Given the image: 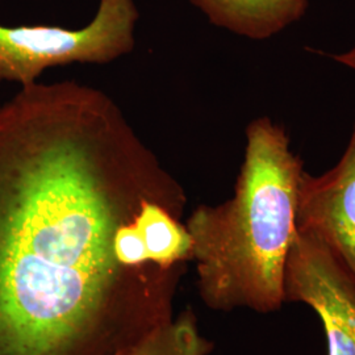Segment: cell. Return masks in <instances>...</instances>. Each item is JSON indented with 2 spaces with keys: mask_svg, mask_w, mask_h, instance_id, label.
<instances>
[{
  "mask_svg": "<svg viewBox=\"0 0 355 355\" xmlns=\"http://www.w3.org/2000/svg\"><path fill=\"white\" fill-rule=\"evenodd\" d=\"M140 12L135 0H99L92 21L80 29L0 26V82H37L54 66L110 64L136 45Z\"/></svg>",
  "mask_w": 355,
  "mask_h": 355,
  "instance_id": "obj_3",
  "label": "cell"
},
{
  "mask_svg": "<svg viewBox=\"0 0 355 355\" xmlns=\"http://www.w3.org/2000/svg\"><path fill=\"white\" fill-rule=\"evenodd\" d=\"M214 26L250 40L274 37L299 21L309 0H190Z\"/></svg>",
  "mask_w": 355,
  "mask_h": 355,
  "instance_id": "obj_6",
  "label": "cell"
},
{
  "mask_svg": "<svg viewBox=\"0 0 355 355\" xmlns=\"http://www.w3.org/2000/svg\"><path fill=\"white\" fill-rule=\"evenodd\" d=\"M187 195L104 91L24 86L0 105V355H125L175 318L186 265L128 267L117 230Z\"/></svg>",
  "mask_w": 355,
  "mask_h": 355,
  "instance_id": "obj_1",
  "label": "cell"
},
{
  "mask_svg": "<svg viewBox=\"0 0 355 355\" xmlns=\"http://www.w3.org/2000/svg\"><path fill=\"white\" fill-rule=\"evenodd\" d=\"M215 343L204 337L190 306L152 331L125 355H209Z\"/></svg>",
  "mask_w": 355,
  "mask_h": 355,
  "instance_id": "obj_8",
  "label": "cell"
},
{
  "mask_svg": "<svg viewBox=\"0 0 355 355\" xmlns=\"http://www.w3.org/2000/svg\"><path fill=\"white\" fill-rule=\"evenodd\" d=\"M284 300L316 313L327 355H355V282L329 248L305 230L297 229L287 258Z\"/></svg>",
  "mask_w": 355,
  "mask_h": 355,
  "instance_id": "obj_4",
  "label": "cell"
},
{
  "mask_svg": "<svg viewBox=\"0 0 355 355\" xmlns=\"http://www.w3.org/2000/svg\"><path fill=\"white\" fill-rule=\"evenodd\" d=\"M135 223L141 230L149 261L154 265L173 268L192 261L189 229L162 204L145 202Z\"/></svg>",
  "mask_w": 355,
  "mask_h": 355,
  "instance_id": "obj_7",
  "label": "cell"
},
{
  "mask_svg": "<svg viewBox=\"0 0 355 355\" xmlns=\"http://www.w3.org/2000/svg\"><path fill=\"white\" fill-rule=\"evenodd\" d=\"M114 253L117 259L128 267H144L152 263L149 261L141 230L135 221L117 230L114 239Z\"/></svg>",
  "mask_w": 355,
  "mask_h": 355,
  "instance_id": "obj_9",
  "label": "cell"
},
{
  "mask_svg": "<svg viewBox=\"0 0 355 355\" xmlns=\"http://www.w3.org/2000/svg\"><path fill=\"white\" fill-rule=\"evenodd\" d=\"M296 227L324 242L355 282V120L337 165L316 177L304 170Z\"/></svg>",
  "mask_w": 355,
  "mask_h": 355,
  "instance_id": "obj_5",
  "label": "cell"
},
{
  "mask_svg": "<svg viewBox=\"0 0 355 355\" xmlns=\"http://www.w3.org/2000/svg\"><path fill=\"white\" fill-rule=\"evenodd\" d=\"M232 198L196 207L186 221L203 304L230 313H275L286 304L284 271L295 240L304 164L286 129L270 117L246 128Z\"/></svg>",
  "mask_w": 355,
  "mask_h": 355,
  "instance_id": "obj_2",
  "label": "cell"
},
{
  "mask_svg": "<svg viewBox=\"0 0 355 355\" xmlns=\"http://www.w3.org/2000/svg\"><path fill=\"white\" fill-rule=\"evenodd\" d=\"M331 58L336 62L343 64V66H346V67H349V69H352L353 71H355V45L347 51H343V53H340V54H333Z\"/></svg>",
  "mask_w": 355,
  "mask_h": 355,
  "instance_id": "obj_10",
  "label": "cell"
}]
</instances>
